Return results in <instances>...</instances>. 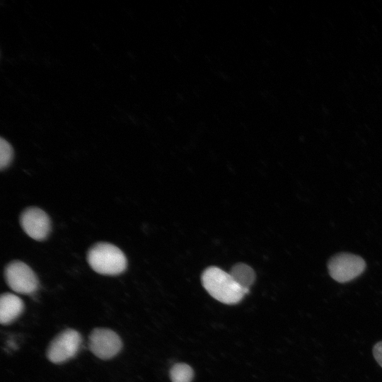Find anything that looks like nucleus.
<instances>
[{"label": "nucleus", "instance_id": "7", "mask_svg": "<svg viewBox=\"0 0 382 382\" xmlns=\"http://www.w3.org/2000/svg\"><path fill=\"white\" fill-rule=\"evenodd\" d=\"M20 224L24 232L37 241L45 240L51 229L49 216L42 209L36 207H28L22 212Z\"/></svg>", "mask_w": 382, "mask_h": 382}, {"label": "nucleus", "instance_id": "11", "mask_svg": "<svg viewBox=\"0 0 382 382\" xmlns=\"http://www.w3.org/2000/svg\"><path fill=\"white\" fill-rule=\"evenodd\" d=\"M13 150L11 145L4 139H0V168H6L12 161Z\"/></svg>", "mask_w": 382, "mask_h": 382}, {"label": "nucleus", "instance_id": "8", "mask_svg": "<svg viewBox=\"0 0 382 382\" xmlns=\"http://www.w3.org/2000/svg\"><path fill=\"white\" fill-rule=\"evenodd\" d=\"M22 299L12 293H4L0 299V322L6 325L14 322L23 312Z\"/></svg>", "mask_w": 382, "mask_h": 382}, {"label": "nucleus", "instance_id": "5", "mask_svg": "<svg viewBox=\"0 0 382 382\" xmlns=\"http://www.w3.org/2000/svg\"><path fill=\"white\" fill-rule=\"evenodd\" d=\"M366 262L360 256L347 253L334 255L328 263L330 277L341 283L355 279L364 272Z\"/></svg>", "mask_w": 382, "mask_h": 382}, {"label": "nucleus", "instance_id": "9", "mask_svg": "<svg viewBox=\"0 0 382 382\" xmlns=\"http://www.w3.org/2000/svg\"><path fill=\"white\" fill-rule=\"evenodd\" d=\"M229 273L247 294L255 279L254 270L246 264L238 263L233 266Z\"/></svg>", "mask_w": 382, "mask_h": 382}, {"label": "nucleus", "instance_id": "6", "mask_svg": "<svg viewBox=\"0 0 382 382\" xmlns=\"http://www.w3.org/2000/svg\"><path fill=\"white\" fill-rule=\"evenodd\" d=\"M88 347L98 358L108 360L115 357L122 348L120 337L108 328H98L88 337Z\"/></svg>", "mask_w": 382, "mask_h": 382}, {"label": "nucleus", "instance_id": "4", "mask_svg": "<svg viewBox=\"0 0 382 382\" xmlns=\"http://www.w3.org/2000/svg\"><path fill=\"white\" fill-rule=\"evenodd\" d=\"M7 285L21 294H33L39 288V280L34 271L25 262L14 260L9 262L4 270Z\"/></svg>", "mask_w": 382, "mask_h": 382}, {"label": "nucleus", "instance_id": "3", "mask_svg": "<svg viewBox=\"0 0 382 382\" xmlns=\"http://www.w3.org/2000/svg\"><path fill=\"white\" fill-rule=\"evenodd\" d=\"M81 343V334L74 329L66 328L51 340L46 351L47 358L53 364L65 363L76 356Z\"/></svg>", "mask_w": 382, "mask_h": 382}, {"label": "nucleus", "instance_id": "12", "mask_svg": "<svg viewBox=\"0 0 382 382\" xmlns=\"http://www.w3.org/2000/svg\"><path fill=\"white\" fill-rule=\"evenodd\" d=\"M373 354L378 364L382 367V341L374 345Z\"/></svg>", "mask_w": 382, "mask_h": 382}, {"label": "nucleus", "instance_id": "1", "mask_svg": "<svg viewBox=\"0 0 382 382\" xmlns=\"http://www.w3.org/2000/svg\"><path fill=\"white\" fill-rule=\"evenodd\" d=\"M202 283L213 298L223 303H237L246 294L230 273L216 267H209L203 272Z\"/></svg>", "mask_w": 382, "mask_h": 382}, {"label": "nucleus", "instance_id": "10", "mask_svg": "<svg viewBox=\"0 0 382 382\" xmlns=\"http://www.w3.org/2000/svg\"><path fill=\"white\" fill-rule=\"evenodd\" d=\"M170 376L172 382H191L193 370L186 364L178 363L171 368Z\"/></svg>", "mask_w": 382, "mask_h": 382}, {"label": "nucleus", "instance_id": "2", "mask_svg": "<svg viewBox=\"0 0 382 382\" xmlns=\"http://www.w3.org/2000/svg\"><path fill=\"white\" fill-rule=\"evenodd\" d=\"M90 267L103 275L116 276L125 271L127 260L124 253L110 243L100 242L94 244L87 253Z\"/></svg>", "mask_w": 382, "mask_h": 382}]
</instances>
